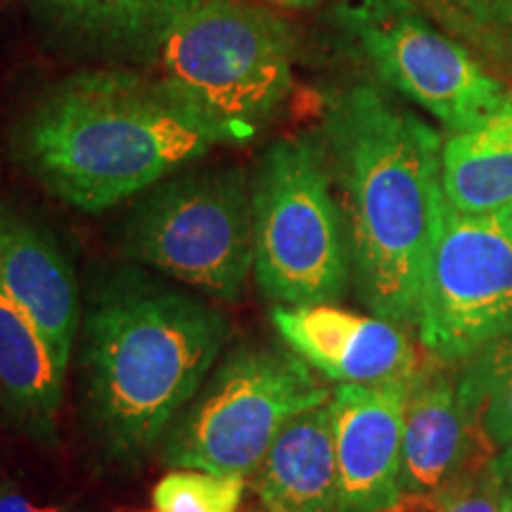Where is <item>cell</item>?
Here are the masks:
<instances>
[{"instance_id":"cell-1","label":"cell","mask_w":512,"mask_h":512,"mask_svg":"<svg viewBox=\"0 0 512 512\" xmlns=\"http://www.w3.org/2000/svg\"><path fill=\"white\" fill-rule=\"evenodd\" d=\"M441 138L375 88L337 95L325 114V157L342 188L351 280L375 316L415 325L446 211Z\"/></svg>"},{"instance_id":"cell-2","label":"cell","mask_w":512,"mask_h":512,"mask_svg":"<svg viewBox=\"0 0 512 512\" xmlns=\"http://www.w3.org/2000/svg\"><path fill=\"white\" fill-rule=\"evenodd\" d=\"M228 133L166 79L91 72L57 83L19 121L12 150L48 192L95 214L176 174Z\"/></svg>"},{"instance_id":"cell-3","label":"cell","mask_w":512,"mask_h":512,"mask_svg":"<svg viewBox=\"0 0 512 512\" xmlns=\"http://www.w3.org/2000/svg\"><path fill=\"white\" fill-rule=\"evenodd\" d=\"M230 323L197 294L126 271L93 292L83 318L88 415L110 456L152 451L216 366Z\"/></svg>"},{"instance_id":"cell-4","label":"cell","mask_w":512,"mask_h":512,"mask_svg":"<svg viewBox=\"0 0 512 512\" xmlns=\"http://www.w3.org/2000/svg\"><path fill=\"white\" fill-rule=\"evenodd\" d=\"M164 76L228 133L252 140L292 88V36L245 0H195L157 43Z\"/></svg>"},{"instance_id":"cell-5","label":"cell","mask_w":512,"mask_h":512,"mask_svg":"<svg viewBox=\"0 0 512 512\" xmlns=\"http://www.w3.org/2000/svg\"><path fill=\"white\" fill-rule=\"evenodd\" d=\"M254 280L278 306L332 304L351 280L342 209L320 140L273 143L252 181Z\"/></svg>"},{"instance_id":"cell-6","label":"cell","mask_w":512,"mask_h":512,"mask_svg":"<svg viewBox=\"0 0 512 512\" xmlns=\"http://www.w3.org/2000/svg\"><path fill=\"white\" fill-rule=\"evenodd\" d=\"M121 249L219 302H238L254 273L252 183L238 166L171 174L145 190Z\"/></svg>"},{"instance_id":"cell-7","label":"cell","mask_w":512,"mask_h":512,"mask_svg":"<svg viewBox=\"0 0 512 512\" xmlns=\"http://www.w3.org/2000/svg\"><path fill=\"white\" fill-rule=\"evenodd\" d=\"M330 399L292 349H235L166 432L164 458L171 467L247 479L294 415Z\"/></svg>"},{"instance_id":"cell-8","label":"cell","mask_w":512,"mask_h":512,"mask_svg":"<svg viewBox=\"0 0 512 512\" xmlns=\"http://www.w3.org/2000/svg\"><path fill=\"white\" fill-rule=\"evenodd\" d=\"M415 328L439 363H465L512 332V238L496 214L446 202Z\"/></svg>"},{"instance_id":"cell-9","label":"cell","mask_w":512,"mask_h":512,"mask_svg":"<svg viewBox=\"0 0 512 512\" xmlns=\"http://www.w3.org/2000/svg\"><path fill=\"white\" fill-rule=\"evenodd\" d=\"M344 22L382 79L451 133L479 124L505 98L494 76L401 0H363Z\"/></svg>"},{"instance_id":"cell-10","label":"cell","mask_w":512,"mask_h":512,"mask_svg":"<svg viewBox=\"0 0 512 512\" xmlns=\"http://www.w3.org/2000/svg\"><path fill=\"white\" fill-rule=\"evenodd\" d=\"M408 384H337L335 512H392L399 505Z\"/></svg>"},{"instance_id":"cell-11","label":"cell","mask_w":512,"mask_h":512,"mask_svg":"<svg viewBox=\"0 0 512 512\" xmlns=\"http://www.w3.org/2000/svg\"><path fill=\"white\" fill-rule=\"evenodd\" d=\"M278 335L304 363L339 384L408 382L418 354L399 323L332 304L275 306Z\"/></svg>"},{"instance_id":"cell-12","label":"cell","mask_w":512,"mask_h":512,"mask_svg":"<svg viewBox=\"0 0 512 512\" xmlns=\"http://www.w3.org/2000/svg\"><path fill=\"white\" fill-rule=\"evenodd\" d=\"M498 451L465 418L456 382L439 370H418L403 415L401 498L441 494L482 475Z\"/></svg>"},{"instance_id":"cell-13","label":"cell","mask_w":512,"mask_h":512,"mask_svg":"<svg viewBox=\"0 0 512 512\" xmlns=\"http://www.w3.org/2000/svg\"><path fill=\"white\" fill-rule=\"evenodd\" d=\"M0 285L36 320L57 361L69 366L81 323L79 287L60 249L0 200Z\"/></svg>"},{"instance_id":"cell-14","label":"cell","mask_w":512,"mask_h":512,"mask_svg":"<svg viewBox=\"0 0 512 512\" xmlns=\"http://www.w3.org/2000/svg\"><path fill=\"white\" fill-rule=\"evenodd\" d=\"M268 512H335L337 453L332 399L287 422L254 472Z\"/></svg>"},{"instance_id":"cell-15","label":"cell","mask_w":512,"mask_h":512,"mask_svg":"<svg viewBox=\"0 0 512 512\" xmlns=\"http://www.w3.org/2000/svg\"><path fill=\"white\" fill-rule=\"evenodd\" d=\"M64 373L36 320L0 285V403L24 434L55 437Z\"/></svg>"},{"instance_id":"cell-16","label":"cell","mask_w":512,"mask_h":512,"mask_svg":"<svg viewBox=\"0 0 512 512\" xmlns=\"http://www.w3.org/2000/svg\"><path fill=\"white\" fill-rule=\"evenodd\" d=\"M441 185L463 214H498L512 202V91L489 117L441 145Z\"/></svg>"},{"instance_id":"cell-17","label":"cell","mask_w":512,"mask_h":512,"mask_svg":"<svg viewBox=\"0 0 512 512\" xmlns=\"http://www.w3.org/2000/svg\"><path fill=\"white\" fill-rule=\"evenodd\" d=\"M195 0H48L57 17L88 41L119 50H157L169 24Z\"/></svg>"},{"instance_id":"cell-18","label":"cell","mask_w":512,"mask_h":512,"mask_svg":"<svg viewBox=\"0 0 512 512\" xmlns=\"http://www.w3.org/2000/svg\"><path fill=\"white\" fill-rule=\"evenodd\" d=\"M456 394L465 418L496 451L512 444V332L467 358Z\"/></svg>"},{"instance_id":"cell-19","label":"cell","mask_w":512,"mask_h":512,"mask_svg":"<svg viewBox=\"0 0 512 512\" xmlns=\"http://www.w3.org/2000/svg\"><path fill=\"white\" fill-rule=\"evenodd\" d=\"M242 494L245 477L176 467L155 486L152 503L157 512H238Z\"/></svg>"},{"instance_id":"cell-20","label":"cell","mask_w":512,"mask_h":512,"mask_svg":"<svg viewBox=\"0 0 512 512\" xmlns=\"http://www.w3.org/2000/svg\"><path fill=\"white\" fill-rule=\"evenodd\" d=\"M503 486L486 470L482 475L460 482L441 494L425 498H401L392 512H501Z\"/></svg>"},{"instance_id":"cell-21","label":"cell","mask_w":512,"mask_h":512,"mask_svg":"<svg viewBox=\"0 0 512 512\" xmlns=\"http://www.w3.org/2000/svg\"><path fill=\"white\" fill-rule=\"evenodd\" d=\"M0 512H62V510L53 508V505H36L31 503L29 498L19 494H8L0 498Z\"/></svg>"},{"instance_id":"cell-22","label":"cell","mask_w":512,"mask_h":512,"mask_svg":"<svg viewBox=\"0 0 512 512\" xmlns=\"http://www.w3.org/2000/svg\"><path fill=\"white\" fill-rule=\"evenodd\" d=\"M491 470H494L498 482H501L503 491L512 494V444L505 446L503 451H498L494 463H491Z\"/></svg>"},{"instance_id":"cell-23","label":"cell","mask_w":512,"mask_h":512,"mask_svg":"<svg viewBox=\"0 0 512 512\" xmlns=\"http://www.w3.org/2000/svg\"><path fill=\"white\" fill-rule=\"evenodd\" d=\"M496 216H498V221H501V226L505 228V233L512 238V202L508 204V207H503L501 211H498Z\"/></svg>"},{"instance_id":"cell-24","label":"cell","mask_w":512,"mask_h":512,"mask_svg":"<svg viewBox=\"0 0 512 512\" xmlns=\"http://www.w3.org/2000/svg\"><path fill=\"white\" fill-rule=\"evenodd\" d=\"M501 512H512V494L508 491H503L501 496Z\"/></svg>"},{"instance_id":"cell-25","label":"cell","mask_w":512,"mask_h":512,"mask_svg":"<svg viewBox=\"0 0 512 512\" xmlns=\"http://www.w3.org/2000/svg\"><path fill=\"white\" fill-rule=\"evenodd\" d=\"M278 3H283V5H290V8H299V5H306V3H311V0H278Z\"/></svg>"}]
</instances>
